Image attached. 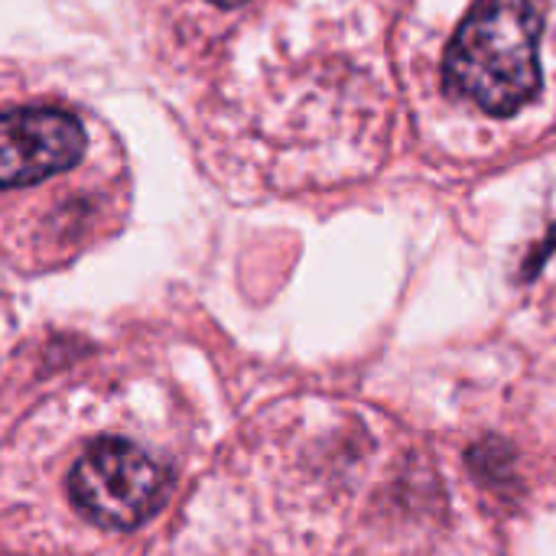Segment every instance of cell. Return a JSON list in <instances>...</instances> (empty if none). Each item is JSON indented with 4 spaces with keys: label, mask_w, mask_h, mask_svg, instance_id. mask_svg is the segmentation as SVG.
<instances>
[{
    "label": "cell",
    "mask_w": 556,
    "mask_h": 556,
    "mask_svg": "<svg viewBox=\"0 0 556 556\" xmlns=\"http://www.w3.org/2000/svg\"><path fill=\"white\" fill-rule=\"evenodd\" d=\"M547 0H479L446 52V88L489 114H515L541 88Z\"/></svg>",
    "instance_id": "6da1fadb"
},
{
    "label": "cell",
    "mask_w": 556,
    "mask_h": 556,
    "mask_svg": "<svg viewBox=\"0 0 556 556\" xmlns=\"http://www.w3.org/2000/svg\"><path fill=\"white\" fill-rule=\"evenodd\" d=\"M166 492L163 466L127 440H94L68 472L72 505L98 528L130 531L147 521Z\"/></svg>",
    "instance_id": "7a4b0ae2"
},
{
    "label": "cell",
    "mask_w": 556,
    "mask_h": 556,
    "mask_svg": "<svg viewBox=\"0 0 556 556\" xmlns=\"http://www.w3.org/2000/svg\"><path fill=\"white\" fill-rule=\"evenodd\" d=\"M85 153V130L68 111L26 108L0 114V186H33L72 169Z\"/></svg>",
    "instance_id": "3957f363"
},
{
    "label": "cell",
    "mask_w": 556,
    "mask_h": 556,
    "mask_svg": "<svg viewBox=\"0 0 556 556\" xmlns=\"http://www.w3.org/2000/svg\"><path fill=\"white\" fill-rule=\"evenodd\" d=\"M469 466H472V472H476L482 482L498 485V482H505V479H508L511 450H508L505 443H498V440H485V443L472 446V453H469Z\"/></svg>",
    "instance_id": "277c9868"
},
{
    "label": "cell",
    "mask_w": 556,
    "mask_h": 556,
    "mask_svg": "<svg viewBox=\"0 0 556 556\" xmlns=\"http://www.w3.org/2000/svg\"><path fill=\"white\" fill-rule=\"evenodd\" d=\"M212 3H218V7H235V3H241V0H212Z\"/></svg>",
    "instance_id": "5b68a950"
}]
</instances>
